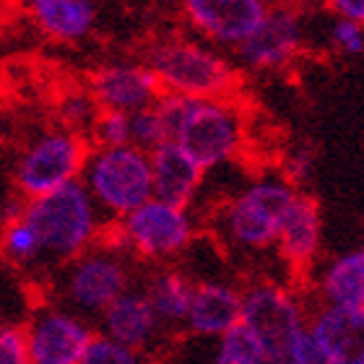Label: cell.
I'll use <instances>...</instances> for the list:
<instances>
[{
    "mask_svg": "<svg viewBox=\"0 0 364 364\" xmlns=\"http://www.w3.org/2000/svg\"><path fill=\"white\" fill-rule=\"evenodd\" d=\"M89 138L58 125L47 128L23 146L14 167L16 193L23 200L47 196L81 180L89 159Z\"/></svg>",
    "mask_w": 364,
    "mask_h": 364,
    "instance_id": "9c48e42d",
    "label": "cell"
},
{
    "mask_svg": "<svg viewBox=\"0 0 364 364\" xmlns=\"http://www.w3.org/2000/svg\"><path fill=\"white\" fill-rule=\"evenodd\" d=\"M91 149H117L130 146V114L114 109H99L97 120L89 130Z\"/></svg>",
    "mask_w": 364,
    "mask_h": 364,
    "instance_id": "484cf974",
    "label": "cell"
},
{
    "mask_svg": "<svg viewBox=\"0 0 364 364\" xmlns=\"http://www.w3.org/2000/svg\"><path fill=\"white\" fill-rule=\"evenodd\" d=\"M299 190L281 175L263 172L232 193L219 208L221 240L240 252L273 250L279 229Z\"/></svg>",
    "mask_w": 364,
    "mask_h": 364,
    "instance_id": "5b68a950",
    "label": "cell"
},
{
    "mask_svg": "<svg viewBox=\"0 0 364 364\" xmlns=\"http://www.w3.org/2000/svg\"><path fill=\"white\" fill-rule=\"evenodd\" d=\"M144 294L149 296L154 312L159 315L167 331H182L190 310L196 279L188 268L169 263V266H151L144 276Z\"/></svg>",
    "mask_w": 364,
    "mask_h": 364,
    "instance_id": "ffe728a7",
    "label": "cell"
},
{
    "mask_svg": "<svg viewBox=\"0 0 364 364\" xmlns=\"http://www.w3.org/2000/svg\"><path fill=\"white\" fill-rule=\"evenodd\" d=\"M312 304L364 307V245L320 260L307 276Z\"/></svg>",
    "mask_w": 364,
    "mask_h": 364,
    "instance_id": "ac0fdd59",
    "label": "cell"
},
{
    "mask_svg": "<svg viewBox=\"0 0 364 364\" xmlns=\"http://www.w3.org/2000/svg\"><path fill=\"white\" fill-rule=\"evenodd\" d=\"M307 47V21L299 6L273 3L250 37L237 47L235 65L250 73L287 70Z\"/></svg>",
    "mask_w": 364,
    "mask_h": 364,
    "instance_id": "30bf717a",
    "label": "cell"
},
{
    "mask_svg": "<svg viewBox=\"0 0 364 364\" xmlns=\"http://www.w3.org/2000/svg\"><path fill=\"white\" fill-rule=\"evenodd\" d=\"M268 0H180V16L193 37L235 53L263 21Z\"/></svg>",
    "mask_w": 364,
    "mask_h": 364,
    "instance_id": "7c38bea8",
    "label": "cell"
},
{
    "mask_svg": "<svg viewBox=\"0 0 364 364\" xmlns=\"http://www.w3.org/2000/svg\"><path fill=\"white\" fill-rule=\"evenodd\" d=\"M0 252L8 263L21 268H31L42 263V250H39V240L29 221L18 216L14 221L0 224Z\"/></svg>",
    "mask_w": 364,
    "mask_h": 364,
    "instance_id": "7402d4cb",
    "label": "cell"
},
{
    "mask_svg": "<svg viewBox=\"0 0 364 364\" xmlns=\"http://www.w3.org/2000/svg\"><path fill=\"white\" fill-rule=\"evenodd\" d=\"M151 180L154 198L193 208L198 196L203 193L208 172H203L182 149L167 141L156 151H151Z\"/></svg>",
    "mask_w": 364,
    "mask_h": 364,
    "instance_id": "d6986e66",
    "label": "cell"
},
{
    "mask_svg": "<svg viewBox=\"0 0 364 364\" xmlns=\"http://www.w3.org/2000/svg\"><path fill=\"white\" fill-rule=\"evenodd\" d=\"M161 8H172V11H177L180 8V0H156Z\"/></svg>",
    "mask_w": 364,
    "mask_h": 364,
    "instance_id": "d6a6232c",
    "label": "cell"
},
{
    "mask_svg": "<svg viewBox=\"0 0 364 364\" xmlns=\"http://www.w3.org/2000/svg\"><path fill=\"white\" fill-rule=\"evenodd\" d=\"M310 307L291 284L255 279L242 287L240 326L250 331L268 364H299L310 341Z\"/></svg>",
    "mask_w": 364,
    "mask_h": 364,
    "instance_id": "7a4b0ae2",
    "label": "cell"
},
{
    "mask_svg": "<svg viewBox=\"0 0 364 364\" xmlns=\"http://www.w3.org/2000/svg\"><path fill=\"white\" fill-rule=\"evenodd\" d=\"M328 45L343 58H362L364 55V26L349 18H336L331 16L326 31Z\"/></svg>",
    "mask_w": 364,
    "mask_h": 364,
    "instance_id": "83f0119b",
    "label": "cell"
},
{
    "mask_svg": "<svg viewBox=\"0 0 364 364\" xmlns=\"http://www.w3.org/2000/svg\"><path fill=\"white\" fill-rule=\"evenodd\" d=\"M81 185L109 224L154 198L151 154L136 146L91 149L81 172Z\"/></svg>",
    "mask_w": 364,
    "mask_h": 364,
    "instance_id": "52a82bcc",
    "label": "cell"
},
{
    "mask_svg": "<svg viewBox=\"0 0 364 364\" xmlns=\"http://www.w3.org/2000/svg\"><path fill=\"white\" fill-rule=\"evenodd\" d=\"M159 105L167 114L169 141L203 172L211 175L240 159L247 141V122L242 107L232 97H161Z\"/></svg>",
    "mask_w": 364,
    "mask_h": 364,
    "instance_id": "6da1fadb",
    "label": "cell"
},
{
    "mask_svg": "<svg viewBox=\"0 0 364 364\" xmlns=\"http://www.w3.org/2000/svg\"><path fill=\"white\" fill-rule=\"evenodd\" d=\"M167 141H169V122L159 102L130 114V146L151 154L161 144H167Z\"/></svg>",
    "mask_w": 364,
    "mask_h": 364,
    "instance_id": "cb8c5ba5",
    "label": "cell"
},
{
    "mask_svg": "<svg viewBox=\"0 0 364 364\" xmlns=\"http://www.w3.org/2000/svg\"><path fill=\"white\" fill-rule=\"evenodd\" d=\"M0 364H31L23 326L0 323Z\"/></svg>",
    "mask_w": 364,
    "mask_h": 364,
    "instance_id": "f1b7e54d",
    "label": "cell"
},
{
    "mask_svg": "<svg viewBox=\"0 0 364 364\" xmlns=\"http://www.w3.org/2000/svg\"><path fill=\"white\" fill-rule=\"evenodd\" d=\"M89 94L99 109L133 114L156 105L161 89L144 60H112L99 65L89 78Z\"/></svg>",
    "mask_w": 364,
    "mask_h": 364,
    "instance_id": "5bb4252c",
    "label": "cell"
},
{
    "mask_svg": "<svg viewBox=\"0 0 364 364\" xmlns=\"http://www.w3.org/2000/svg\"><path fill=\"white\" fill-rule=\"evenodd\" d=\"M310 338L328 364H364V307H310Z\"/></svg>",
    "mask_w": 364,
    "mask_h": 364,
    "instance_id": "e0dca14e",
    "label": "cell"
},
{
    "mask_svg": "<svg viewBox=\"0 0 364 364\" xmlns=\"http://www.w3.org/2000/svg\"><path fill=\"white\" fill-rule=\"evenodd\" d=\"M31 364H78L97 328L63 304H42L23 326Z\"/></svg>",
    "mask_w": 364,
    "mask_h": 364,
    "instance_id": "8fae6325",
    "label": "cell"
},
{
    "mask_svg": "<svg viewBox=\"0 0 364 364\" xmlns=\"http://www.w3.org/2000/svg\"><path fill=\"white\" fill-rule=\"evenodd\" d=\"M299 364H328V359L323 357L318 351V346L312 343V338L307 341V346H304V351H302V357H299Z\"/></svg>",
    "mask_w": 364,
    "mask_h": 364,
    "instance_id": "1f68e13d",
    "label": "cell"
},
{
    "mask_svg": "<svg viewBox=\"0 0 364 364\" xmlns=\"http://www.w3.org/2000/svg\"><path fill=\"white\" fill-rule=\"evenodd\" d=\"M78 364H149V357L112 341V338H107V336L97 333L91 338L84 359Z\"/></svg>",
    "mask_w": 364,
    "mask_h": 364,
    "instance_id": "4316f807",
    "label": "cell"
},
{
    "mask_svg": "<svg viewBox=\"0 0 364 364\" xmlns=\"http://www.w3.org/2000/svg\"><path fill=\"white\" fill-rule=\"evenodd\" d=\"M149 364H154V362H149Z\"/></svg>",
    "mask_w": 364,
    "mask_h": 364,
    "instance_id": "e575fe53",
    "label": "cell"
},
{
    "mask_svg": "<svg viewBox=\"0 0 364 364\" xmlns=\"http://www.w3.org/2000/svg\"><path fill=\"white\" fill-rule=\"evenodd\" d=\"M242 287L224 276L196 279L190 310L182 331L196 341H213L240 326Z\"/></svg>",
    "mask_w": 364,
    "mask_h": 364,
    "instance_id": "2e32d148",
    "label": "cell"
},
{
    "mask_svg": "<svg viewBox=\"0 0 364 364\" xmlns=\"http://www.w3.org/2000/svg\"><path fill=\"white\" fill-rule=\"evenodd\" d=\"M21 216L37 235L42 263L55 266H65L68 260L102 242L109 227L81 180L26 200Z\"/></svg>",
    "mask_w": 364,
    "mask_h": 364,
    "instance_id": "277c9868",
    "label": "cell"
},
{
    "mask_svg": "<svg viewBox=\"0 0 364 364\" xmlns=\"http://www.w3.org/2000/svg\"><path fill=\"white\" fill-rule=\"evenodd\" d=\"M133 263L136 260L105 237L102 242L63 266L58 279L60 304L89 320L99 318L117 296L136 287Z\"/></svg>",
    "mask_w": 364,
    "mask_h": 364,
    "instance_id": "ba28073f",
    "label": "cell"
},
{
    "mask_svg": "<svg viewBox=\"0 0 364 364\" xmlns=\"http://www.w3.org/2000/svg\"><path fill=\"white\" fill-rule=\"evenodd\" d=\"M273 252L294 279H304L323 260V213L318 200L307 193H296L287 219L281 224Z\"/></svg>",
    "mask_w": 364,
    "mask_h": 364,
    "instance_id": "4fadbf2b",
    "label": "cell"
},
{
    "mask_svg": "<svg viewBox=\"0 0 364 364\" xmlns=\"http://www.w3.org/2000/svg\"><path fill=\"white\" fill-rule=\"evenodd\" d=\"M31 21L55 42H81L97 26L94 0H23Z\"/></svg>",
    "mask_w": 364,
    "mask_h": 364,
    "instance_id": "44dd1931",
    "label": "cell"
},
{
    "mask_svg": "<svg viewBox=\"0 0 364 364\" xmlns=\"http://www.w3.org/2000/svg\"><path fill=\"white\" fill-rule=\"evenodd\" d=\"M279 172L299 190V185H304L312 177V172H315V151H312L310 146H296V149H291L287 154L284 167Z\"/></svg>",
    "mask_w": 364,
    "mask_h": 364,
    "instance_id": "f546056e",
    "label": "cell"
},
{
    "mask_svg": "<svg viewBox=\"0 0 364 364\" xmlns=\"http://www.w3.org/2000/svg\"><path fill=\"white\" fill-rule=\"evenodd\" d=\"M58 114H60V125L68 130H76L81 136L89 138V130L99 114V105L94 97L86 91H68L65 97L58 102Z\"/></svg>",
    "mask_w": 364,
    "mask_h": 364,
    "instance_id": "d4e9b609",
    "label": "cell"
},
{
    "mask_svg": "<svg viewBox=\"0 0 364 364\" xmlns=\"http://www.w3.org/2000/svg\"><path fill=\"white\" fill-rule=\"evenodd\" d=\"M144 63L151 68L161 97H232L237 89L235 60L190 31L154 39Z\"/></svg>",
    "mask_w": 364,
    "mask_h": 364,
    "instance_id": "3957f363",
    "label": "cell"
},
{
    "mask_svg": "<svg viewBox=\"0 0 364 364\" xmlns=\"http://www.w3.org/2000/svg\"><path fill=\"white\" fill-rule=\"evenodd\" d=\"M268 3H279V6H302V0H268Z\"/></svg>",
    "mask_w": 364,
    "mask_h": 364,
    "instance_id": "836d02e7",
    "label": "cell"
},
{
    "mask_svg": "<svg viewBox=\"0 0 364 364\" xmlns=\"http://www.w3.org/2000/svg\"><path fill=\"white\" fill-rule=\"evenodd\" d=\"M97 333L112 338V341L128 346L149 357L161 343L167 328L161 326L159 315L154 312L149 296L144 289L130 287L125 294H120L102 315L97 318Z\"/></svg>",
    "mask_w": 364,
    "mask_h": 364,
    "instance_id": "9a60e30c",
    "label": "cell"
},
{
    "mask_svg": "<svg viewBox=\"0 0 364 364\" xmlns=\"http://www.w3.org/2000/svg\"><path fill=\"white\" fill-rule=\"evenodd\" d=\"M105 237L128 258L149 268L169 266L185 258L198 242V216L193 208L151 198L128 216L112 221Z\"/></svg>",
    "mask_w": 364,
    "mask_h": 364,
    "instance_id": "8992f818",
    "label": "cell"
},
{
    "mask_svg": "<svg viewBox=\"0 0 364 364\" xmlns=\"http://www.w3.org/2000/svg\"><path fill=\"white\" fill-rule=\"evenodd\" d=\"M208 343H211V351H208L205 364H268L258 341L245 326H235L232 331Z\"/></svg>",
    "mask_w": 364,
    "mask_h": 364,
    "instance_id": "603a6c76",
    "label": "cell"
},
{
    "mask_svg": "<svg viewBox=\"0 0 364 364\" xmlns=\"http://www.w3.org/2000/svg\"><path fill=\"white\" fill-rule=\"evenodd\" d=\"M323 3L336 18H349L364 26V0H323Z\"/></svg>",
    "mask_w": 364,
    "mask_h": 364,
    "instance_id": "4dcf8cb0",
    "label": "cell"
}]
</instances>
